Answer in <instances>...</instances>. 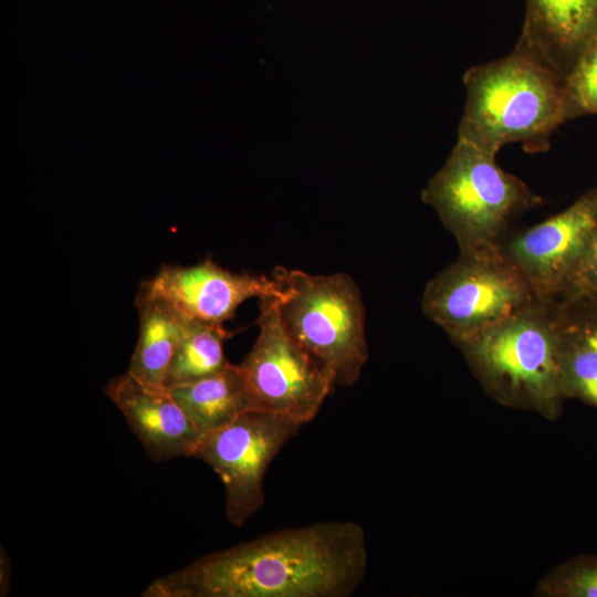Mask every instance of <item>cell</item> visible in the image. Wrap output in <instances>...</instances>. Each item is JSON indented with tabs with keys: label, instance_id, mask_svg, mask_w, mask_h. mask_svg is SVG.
I'll return each mask as SVG.
<instances>
[{
	"label": "cell",
	"instance_id": "6da1fadb",
	"mask_svg": "<svg viewBox=\"0 0 597 597\" xmlns=\"http://www.w3.org/2000/svg\"><path fill=\"white\" fill-rule=\"evenodd\" d=\"M368 549L354 521L281 528L201 556L155 579L144 597H349Z\"/></svg>",
	"mask_w": 597,
	"mask_h": 597
},
{
	"label": "cell",
	"instance_id": "7a4b0ae2",
	"mask_svg": "<svg viewBox=\"0 0 597 597\" xmlns=\"http://www.w3.org/2000/svg\"><path fill=\"white\" fill-rule=\"evenodd\" d=\"M458 139L496 156L510 143L544 153L567 119L565 77L530 51L515 45L507 55L470 67Z\"/></svg>",
	"mask_w": 597,
	"mask_h": 597
},
{
	"label": "cell",
	"instance_id": "3957f363",
	"mask_svg": "<svg viewBox=\"0 0 597 597\" xmlns=\"http://www.w3.org/2000/svg\"><path fill=\"white\" fill-rule=\"evenodd\" d=\"M561 338L559 300L536 297L454 345L496 402L555 420L568 399L562 377Z\"/></svg>",
	"mask_w": 597,
	"mask_h": 597
},
{
	"label": "cell",
	"instance_id": "277c9868",
	"mask_svg": "<svg viewBox=\"0 0 597 597\" xmlns=\"http://www.w3.org/2000/svg\"><path fill=\"white\" fill-rule=\"evenodd\" d=\"M271 275L284 292L277 310L289 333L335 386H353L369 357L365 306L355 281L344 272L310 274L283 266Z\"/></svg>",
	"mask_w": 597,
	"mask_h": 597
},
{
	"label": "cell",
	"instance_id": "5b68a950",
	"mask_svg": "<svg viewBox=\"0 0 597 597\" xmlns=\"http://www.w3.org/2000/svg\"><path fill=\"white\" fill-rule=\"evenodd\" d=\"M492 156L458 139L421 200L432 207L459 250L500 245L512 222L544 203L526 184L504 171Z\"/></svg>",
	"mask_w": 597,
	"mask_h": 597
},
{
	"label": "cell",
	"instance_id": "8992f818",
	"mask_svg": "<svg viewBox=\"0 0 597 597\" xmlns=\"http://www.w3.org/2000/svg\"><path fill=\"white\" fill-rule=\"evenodd\" d=\"M526 276L500 245L460 250L422 294L425 315L455 344L500 322L536 298Z\"/></svg>",
	"mask_w": 597,
	"mask_h": 597
},
{
	"label": "cell",
	"instance_id": "52a82bcc",
	"mask_svg": "<svg viewBox=\"0 0 597 597\" xmlns=\"http://www.w3.org/2000/svg\"><path fill=\"white\" fill-rule=\"evenodd\" d=\"M256 339L238 365L250 410L312 421L335 386L284 326L277 298H260Z\"/></svg>",
	"mask_w": 597,
	"mask_h": 597
},
{
	"label": "cell",
	"instance_id": "ba28073f",
	"mask_svg": "<svg viewBox=\"0 0 597 597\" xmlns=\"http://www.w3.org/2000/svg\"><path fill=\"white\" fill-rule=\"evenodd\" d=\"M302 426L285 416L249 410L202 436L193 458L219 475L230 524L240 527L262 509L266 470Z\"/></svg>",
	"mask_w": 597,
	"mask_h": 597
},
{
	"label": "cell",
	"instance_id": "9c48e42d",
	"mask_svg": "<svg viewBox=\"0 0 597 597\" xmlns=\"http://www.w3.org/2000/svg\"><path fill=\"white\" fill-rule=\"evenodd\" d=\"M597 230V186L562 212L507 237L502 252L521 270L536 296L557 300Z\"/></svg>",
	"mask_w": 597,
	"mask_h": 597
},
{
	"label": "cell",
	"instance_id": "30bf717a",
	"mask_svg": "<svg viewBox=\"0 0 597 597\" xmlns=\"http://www.w3.org/2000/svg\"><path fill=\"white\" fill-rule=\"evenodd\" d=\"M188 317L223 324L252 297L281 298L284 292L271 275L235 273L211 260L184 266L166 264L140 286Z\"/></svg>",
	"mask_w": 597,
	"mask_h": 597
},
{
	"label": "cell",
	"instance_id": "8fae6325",
	"mask_svg": "<svg viewBox=\"0 0 597 597\" xmlns=\"http://www.w3.org/2000/svg\"><path fill=\"white\" fill-rule=\"evenodd\" d=\"M104 392L153 461L193 457L203 434L166 387L146 385L126 371L111 378Z\"/></svg>",
	"mask_w": 597,
	"mask_h": 597
},
{
	"label": "cell",
	"instance_id": "7c38bea8",
	"mask_svg": "<svg viewBox=\"0 0 597 597\" xmlns=\"http://www.w3.org/2000/svg\"><path fill=\"white\" fill-rule=\"evenodd\" d=\"M597 35V0H526L516 43L565 77L584 46Z\"/></svg>",
	"mask_w": 597,
	"mask_h": 597
},
{
	"label": "cell",
	"instance_id": "4fadbf2b",
	"mask_svg": "<svg viewBox=\"0 0 597 597\" xmlns=\"http://www.w3.org/2000/svg\"><path fill=\"white\" fill-rule=\"evenodd\" d=\"M558 300L561 367L566 396L597 408V303L584 298Z\"/></svg>",
	"mask_w": 597,
	"mask_h": 597
},
{
	"label": "cell",
	"instance_id": "5bb4252c",
	"mask_svg": "<svg viewBox=\"0 0 597 597\" xmlns=\"http://www.w3.org/2000/svg\"><path fill=\"white\" fill-rule=\"evenodd\" d=\"M135 304L139 331L127 371L146 385L164 388L179 338L181 315L168 302L142 287Z\"/></svg>",
	"mask_w": 597,
	"mask_h": 597
},
{
	"label": "cell",
	"instance_id": "9a60e30c",
	"mask_svg": "<svg viewBox=\"0 0 597 597\" xmlns=\"http://www.w3.org/2000/svg\"><path fill=\"white\" fill-rule=\"evenodd\" d=\"M166 388L202 434L250 410L239 366L231 363L213 375Z\"/></svg>",
	"mask_w": 597,
	"mask_h": 597
},
{
	"label": "cell",
	"instance_id": "2e32d148",
	"mask_svg": "<svg viewBox=\"0 0 597 597\" xmlns=\"http://www.w3.org/2000/svg\"><path fill=\"white\" fill-rule=\"evenodd\" d=\"M181 315L178 343L170 362L165 387H172L213 375L230 362L224 342L232 335L223 324Z\"/></svg>",
	"mask_w": 597,
	"mask_h": 597
},
{
	"label": "cell",
	"instance_id": "e0dca14e",
	"mask_svg": "<svg viewBox=\"0 0 597 597\" xmlns=\"http://www.w3.org/2000/svg\"><path fill=\"white\" fill-rule=\"evenodd\" d=\"M540 597H597V555L573 557L544 575L534 590Z\"/></svg>",
	"mask_w": 597,
	"mask_h": 597
},
{
	"label": "cell",
	"instance_id": "ac0fdd59",
	"mask_svg": "<svg viewBox=\"0 0 597 597\" xmlns=\"http://www.w3.org/2000/svg\"><path fill=\"white\" fill-rule=\"evenodd\" d=\"M567 119L597 114V35L582 50L565 75Z\"/></svg>",
	"mask_w": 597,
	"mask_h": 597
},
{
	"label": "cell",
	"instance_id": "d6986e66",
	"mask_svg": "<svg viewBox=\"0 0 597 597\" xmlns=\"http://www.w3.org/2000/svg\"><path fill=\"white\" fill-rule=\"evenodd\" d=\"M559 298H584L597 303V230Z\"/></svg>",
	"mask_w": 597,
	"mask_h": 597
}]
</instances>
